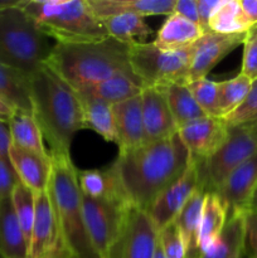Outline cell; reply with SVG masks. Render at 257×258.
I'll return each mask as SVG.
<instances>
[{"label":"cell","mask_w":257,"mask_h":258,"mask_svg":"<svg viewBox=\"0 0 257 258\" xmlns=\"http://www.w3.org/2000/svg\"><path fill=\"white\" fill-rule=\"evenodd\" d=\"M27 258H67L47 191L35 196V217Z\"/></svg>","instance_id":"11"},{"label":"cell","mask_w":257,"mask_h":258,"mask_svg":"<svg viewBox=\"0 0 257 258\" xmlns=\"http://www.w3.org/2000/svg\"><path fill=\"white\" fill-rule=\"evenodd\" d=\"M246 213V212H244ZM244 213L228 216L221 236L202 258H242L244 238Z\"/></svg>","instance_id":"29"},{"label":"cell","mask_w":257,"mask_h":258,"mask_svg":"<svg viewBox=\"0 0 257 258\" xmlns=\"http://www.w3.org/2000/svg\"><path fill=\"white\" fill-rule=\"evenodd\" d=\"M188 87L194 100L207 116L221 118L218 111V82L201 78L188 83Z\"/></svg>","instance_id":"35"},{"label":"cell","mask_w":257,"mask_h":258,"mask_svg":"<svg viewBox=\"0 0 257 258\" xmlns=\"http://www.w3.org/2000/svg\"><path fill=\"white\" fill-rule=\"evenodd\" d=\"M154 258H165V256H164V253H163V251H161V247L159 246V242H158V246H156Z\"/></svg>","instance_id":"48"},{"label":"cell","mask_w":257,"mask_h":258,"mask_svg":"<svg viewBox=\"0 0 257 258\" xmlns=\"http://www.w3.org/2000/svg\"><path fill=\"white\" fill-rule=\"evenodd\" d=\"M249 209H254V211H257V189H256V191H254L253 198H252V201H251V206H249Z\"/></svg>","instance_id":"47"},{"label":"cell","mask_w":257,"mask_h":258,"mask_svg":"<svg viewBox=\"0 0 257 258\" xmlns=\"http://www.w3.org/2000/svg\"><path fill=\"white\" fill-rule=\"evenodd\" d=\"M190 164V155L178 134L118 153L113 161L131 206L148 212L159 196Z\"/></svg>","instance_id":"1"},{"label":"cell","mask_w":257,"mask_h":258,"mask_svg":"<svg viewBox=\"0 0 257 258\" xmlns=\"http://www.w3.org/2000/svg\"><path fill=\"white\" fill-rule=\"evenodd\" d=\"M144 123V144L165 140L178 134V125L170 112L163 92L158 87L146 86L141 92Z\"/></svg>","instance_id":"16"},{"label":"cell","mask_w":257,"mask_h":258,"mask_svg":"<svg viewBox=\"0 0 257 258\" xmlns=\"http://www.w3.org/2000/svg\"><path fill=\"white\" fill-rule=\"evenodd\" d=\"M18 183L19 179L10 161L0 158V199L9 198Z\"/></svg>","instance_id":"40"},{"label":"cell","mask_w":257,"mask_h":258,"mask_svg":"<svg viewBox=\"0 0 257 258\" xmlns=\"http://www.w3.org/2000/svg\"><path fill=\"white\" fill-rule=\"evenodd\" d=\"M144 88L145 85L135 73H125L75 91L78 95L90 96L113 106L116 103L140 96Z\"/></svg>","instance_id":"21"},{"label":"cell","mask_w":257,"mask_h":258,"mask_svg":"<svg viewBox=\"0 0 257 258\" xmlns=\"http://www.w3.org/2000/svg\"><path fill=\"white\" fill-rule=\"evenodd\" d=\"M158 229L148 212L131 206L106 258H154Z\"/></svg>","instance_id":"9"},{"label":"cell","mask_w":257,"mask_h":258,"mask_svg":"<svg viewBox=\"0 0 257 258\" xmlns=\"http://www.w3.org/2000/svg\"><path fill=\"white\" fill-rule=\"evenodd\" d=\"M108 37L126 45L144 42L153 29L145 22V18L136 14H120L101 20Z\"/></svg>","instance_id":"30"},{"label":"cell","mask_w":257,"mask_h":258,"mask_svg":"<svg viewBox=\"0 0 257 258\" xmlns=\"http://www.w3.org/2000/svg\"><path fill=\"white\" fill-rule=\"evenodd\" d=\"M242 258H257V211L244 213V238Z\"/></svg>","instance_id":"39"},{"label":"cell","mask_w":257,"mask_h":258,"mask_svg":"<svg viewBox=\"0 0 257 258\" xmlns=\"http://www.w3.org/2000/svg\"><path fill=\"white\" fill-rule=\"evenodd\" d=\"M47 64L76 91L117 75L134 73L128 62V45L111 37L78 44L57 43Z\"/></svg>","instance_id":"3"},{"label":"cell","mask_w":257,"mask_h":258,"mask_svg":"<svg viewBox=\"0 0 257 258\" xmlns=\"http://www.w3.org/2000/svg\"><path fill=\"white\" fill-rule=\"evenodd\" d=\"M194 53V44L184 49L166 50L153 42H138L128 45L131 71L146 86L186 83Z\"/></svg>","instance_id":"7"},{"label":"cell","mask_w":257,"mask_h":258,"mask_svg":"<svg viewBox=\"0 0 257 258\" xmlns=\"http://www.w3.org/2000/svg\"><path fill=\"white\" fill-rule=\"evenodd\" d=\"M244 34L207 33L194 44V53L188 72V83L207 78L212 70L238 45L243 44Z\"/></svg>","instance_id":"14"},{"label":"cell","mask_w":257,"mask_h":258,"mask_svg":"<svg viewBox=\"0 0 257 258\" xmlns=\"http://www.w3.org/2000/svg\"><path fill=\"white\" fill-rule=\"evenodd\" d=\"M17 4L58 44L98 42L108 38L87 0H19Z\"/></svg>","instance_id":"5"},{"label":"cell","mask_w":257,"mask_h":258,"mask_svg":"<svg viewBox=\"0 0 257 258\" xmlns=\"http://www.w3.org/2000/svg\"><path fill=\"white\" fill-rule=\"evenodd\" d=\"M252 81L243 75H237L231 80L218 82L219 117L226 118L241 106L249 92Z\"/></svg>","instance_id":"33"},{"label":"cell","mask_w":257,"mask_h":258,"mask_svg":"<svg viewBox=\"0 0 257 258\" xmlns=\"http://www.w3.org/2000/svg\"><path fill=\"white\" fill-rule=\"evenodd\" d=\"M228 126L223 118L204 116L180 126L178 136L188 150L190 159L202 161L216 153L228 136Z\"/></svg>","instance_id":"13"},{"label":"cell","mask_w":257,"mask_h":258,"mask_svg":"<svg viewBox=\"0 0 257 258\" xmlns=\"http://www.w3.org/2000/svg\"><path fill=\"white\" fill-rule=\"evenodd\" d=\"M243 125L248 126L249 128H252V130H254V131H256V133H257V115L254 116V117L252 118V120H249L248 122L243 123Z\"/></svg>","instance_id":"46"},{"label":"cell","mask_w":257,"mask_h":258,"mask_svg":"<svg viewBox=\"0 0 257 258\" xmlns=\"http://www.w3.org/2000/svg\"><path fill=\"white\" fill-rule=\"evenodd\" d=\"M239 4L252 28L257 27V0H239Z\"/></svg>","instance_id":"44"},{"label":"cell","mask_w":257,"mask_h":258,"mask_svg":"<svg viewBox=\"0 0 257 258\" xmlns=\"http://www.w3.org/2000/svg\"><path fill=\"white\" fill-rule=\"evenodd\" d=\"M53 47L17 2L0 8V64L32 76L48 62Z\"/></svg>","instance_id":"6"},{"label":"cell","mask_w":257,"mask_h":258,"mask_svg":"<svg viewBox=\"0 0 257 258\" xmlns=\"http://www.w3.org/2000/svg\"><path fill=\"white\" fill-rule=\"evenodd\" d=\"M93 14L100 20L120 14L140 17L170 15L175 0H87Z\"/></svg>","instance_id":"20"},{"label":"cell","mask_w":257,"mask_h":258,"mask_svg":"<svg viewBox=\"0 0 257 258\" xmlns=\"http://www.w3.org/2000/svg\"><path fill=\"white\" fill-rule=\"evenodd\" d=\"M228 216L218 196L214 193L206 194L202 211L201 231H199V248L202 256L208 251L221 236Z\"/></svg>","instance_id":"27"},{"label":"cell","mask_w":257,"mask_h":258,"mask_svg":"<svg viewBox=\"0 0 257 258\" xmlns=\"http://www.w3.org/2000/svg\"><path fill=\"white\" fill-rule=\"evenodd\" d=\"M256 189L257 154H254L236 170L232 171L214 194L218 196L226 207L227 216H232L248 211Z\"/></svg>","instance_id":"15"},{"label":"cell","mask_w":257,"mask_h":258,"mask_svg":"<svg viewBox=\"0 0 257 258\" xmlns=\"http://www.w3.org/2000/svg\"><path fill=\"white\" fill-rule=\"evenodd\" d=\"M131 206H120L98 201L82 194V208L86 227L93 247L101 258H106L111 244L115 241L126 212Z\"/></svg>","instance_id":"10"},{"label":"cell","mask_w":257,"mask_h":258,"mask_svg":"<svg viewBox=\"0 0 257 258\" xmlns=\"http://www.w3.org/2000/svg\"><path fill=\"white\" fill-rule=\"evenodd\" d=\"M156 87L163 92L169 108H170L171 115L178 125V128L191 121L207 116L204 111L199 107L197 101L194 100L186 83L175 82L156 86Z\"/></svg>","instance_id":"25"},{"label":"cell","mask_w":257,"mask_h":258,"mask_svg":"<svg viewBox=\"0 0 257 258\" xmlns=\"http://www.w3.org/2000/svg\"><path fill=\"white\" fill-rule=\"evenodd\" d=\"M254 28H256V29H257V27H254Z\"/></svg>","instance_id":"49"},{"label":"cell","mask_w":257,"mask_h":258,"mask_svg":"<svg viewBox=\"0 0 257 258\" xmlns=\"http://www.w3.org/2000/svg\"><path fill=\"white\" fill-rule=\"evenodd\" d=\"M0 96L17 110L33 113L30 76L0 64Z\"/></svg>","instance_id":"26"},{"label":"cell","mask_w":257,"mask_h":258,"mask_svg":"<svg viewBox=\"0 0 257 258\" xmlns=\"http://www.w3.org/2000/svg\"><path fill=\"white\" fill-rule=\"evenodd\" d=\"M228 128V136L218 150L197 161L199 189L206 194L216 193L232 171L257 154L256 131L246 125Z\"/></svg>","instance_id":"8"},{"label":"cell","mask_w":257,"mask_h":258,"mask_svg":"<svg viewBox=\"0 0 257 258\" xmlns=\"http://www.w3.org/2000/svg\"><path fill=\"white\" fill-rule=\"evenodd\" d=\"M78 184L83 196L120 206H131L113 165L78 171Z\"/></svg>","instance_id":"19"},{"label":"cell","mask_w":257,"mask_h":258,"mask_svg":"<svg viewBox=\"0 0 257 258\" xmlns=\"http://www.w3.org/2000/svg\"><path fill=\"white\" fill-rule=\"evenodd\" d=\"M252 29L251 23L242 10L239 0H222L208 24L209 33L244 34Z\"/></svg>","instance_id":"32"},{"label":"cell","mask_w":257,"mask_h":258,"mask_svg":"<svg viewBox=\"0 0 257 258\" xmlns=\"http://www.w3.org/2000/svg\"><path fill=\"white\" fill-rule=\"evenodd\" d=\"M15 111H17V108L13 107L9 102H7L0 96V121H3V122H9L10 118L15 113Z\"/></svg>","instance_id":"45"},{"label":"cell","mask_w":257,"mask_h":258,"mask_svg":"<svg viewBox=\"0 0 257 258\" xmlns=\"http://www.w3.org/2000/svg\"><path fill=\"white\" fill-rule=\"evenodd\" d=\"M173 13L199 25L197 0H175L174 2Z\"/></svg>","instance_id":"42"},{"label":"cell","mask_w":257,"mask_h":258,"mask_svg":"<svg viewBox=\"0 0 257 258\" xmlns=\"http://www.w3.org/2000/svg\"><path fill=\"white\" fill-rule=\"evenodd\" d=\"M241 75L253 82L257 80V29L252 28L247 33L243 43V57H242Z\"/></svg>","instance_id":"38"},{"label":"cell","mask_w":257,"mask_h":258,"mask_svg":"<svg viewBox=\"0 0 257 258\" xmlns=\"http://www.w3.org/2000/svg\"><path fill=\"white\" fill-rule=\"evenodd\" d=\"M222 0H197V10H198L199 25L206 30V33H209L208 24L211 18L216 13L221 5Z\"/></svg>","instance_id":"41"},{"label":"cell","mask_w":257,"mask_h":258,"mask_svg":"<svg viewBox=\"0 0 257 258\" xmlns=\"http://www.w3.org/2000/svg\"><path fill=\"white\" fill-rule=\"evenodd\" d=\"M52 160L47 194L52 203L67 258H101L86 227L78 170L70 154L49 153Z\"/></svg>","instance_id":"4"},{"label":"cell","mask_w":257,"mask_h":258,"mask_svg":"<svg viewBox=\"0 0 257 258\" xmlns=\"http://www.w3.org/2000/svg\"><path fill=\"white\" fill-rule=\"evenodd\" d=\"M12 146L9 123L0 121V158L9 160V150Z\"/></svg>","instance_id":"43"},{"label":"cell","mask_w":257,"mask_h":258,"mask_svg":"<svg viewBox=\"0 0 257 258\" xmlns=\"http://www.w3.org/2000/svg\"><path fill=\"white\" fill-rule=\"evenodd\" d=\"M28 243L19 226L12 198L0 199V258H27Z\"/></svg>","instance_id":"24"},{"label":"cell","mask_w":257,"mask_h":258,"mask_svg":"<svg viewBox=\"0 0 257 258\" xmlns=\"http://www.w3.org/2000/svg\"><path fill=\"white\" fill-rule=\"evenodd\" d=\"M12 144L38 154H49L44 146V138L34 115L17 110L9 122Z\"/></svg>","instance_id":"28"},{"label":"cell","mask_w":257,"mask_h":258,"mask_svg":"<svg viewBox=\"0 0 257 258\" xmlns=\"http://www.w3.org/2000/svg\"><path fill=\"white\" fill-rule=\"evenodd\" d=\"M204 34L207 33L201 25L171 13L158 30L153 43L161 49H184L196 44Z\"/></svg>","instance_id":"23"},{"label":"cell","mask_w":257,"mask_h":258,"mask_svg":"<svg viewBox=\"0 0 257 258\" xmlns=\"http://www.w3.org/2000/svg\"><path fill=\"white\" fill-rule=\"evenodd\" d=\"M116 145L118 153L131 150L144 144V123L141 95L112 106Z\"/></svg>","instance_id":"18"},{"label":"cell","mask_w":257,"mask_h":258,"mask_svg":"<svg viewBox=\"0 0 257 258\" xmlns=\"http://www.w3.org/2000/svg\"><path fill=\"white\" fill-rule=\"evenodd\" d=\"M9 161L20 183L29 188L35 196L47 191L52 171L49 154H38L12 144Z\"/></svg>","instance_id":"17"},{"label":"cell","mask_w":257,"mask_h":258,"mask_svg":"<svg viewBox=\"0 0 257 258\" xmlns=\"http://www.w3.org/2000/svg\"><path fill=\"white\" fill-rule=\"evenodd\" d=\"M78 97L82 103L85 127L95 131L108 143L116 144L112 105H108L103 101L90 97V96L78 95Z\"/></svg>","instance_id":"31"},{"label":"cell","mask_w":257,"mask_h":258,"mask_svg":"<svg viewBox=\"0 0 257 258\" xmlns=\"http://www.w3.org/2000/svg\"><path fill=\"white\" fill-rule=\"evenodd\" d=\"M198 189V166L197 161L190 159L188 169L156 198L148 211L158 232L174 222L179 212Z\"/></svg>","instance_id":"12"},{"label":"cell","mask_w":257,"mask_h":258,"mask_svg":"<svg viewBox=\"0 0 257 258\" xmlns=\"http://www.w3.org/2000/svg\"><path fill=\"white\" fill-rule=\"evenodd\" d=\"M158 242L165 258L185 257L183 241H181L180 233L174 222H171L170 224L158 232Z\"/></svg>","instance_id":"37"},{"label":"cell","mask_w":257,"mask_h":258,"mask_svg":"<svg viewBox=\"0 0 257 258\" xmlns=\"http://www.w3.org/2000/svg\"><path fill=\"white\" fill-rule=\"evenodd\" d=\"M204 198L206 193L202 189H198L174 219L185 249L184 258H202V252L199 248V231Z\"/></svg>","instance_id":"22"},{"label":"cell","mask_w":257,"mask_h":258,"mask_svg":"<svg viewBox=\"0 0 257 258\" xmlns=\"http://www.w3.org/2000/svg\"><path fill=\"white\" fill-rule=\"evenodd\" d=\"M30 90L33 115L49 153L70 154L76 134L86 128L77 92L47 63L30 76Z\"/></svg>","instance_id":"2"},{"label":"cell","mask_w":257,"mask_h":258,"mask_svg":"<svg viewBox=\"0 0 257 258\" xmlns=\"http://www.w3.org/2000/svg\"><path fill=\"white\" fill-rule=\"evenodd\" d=\"M10 198H12L13 208H14L20 228L27 239V243L29 244L35 217V194L19 181L13 190Z\"/></svg>","instance_id":"34"},{"label":"cell","mask_w":257,"mask_h":258,"mask_svg":"<svg viewBox=\"0 0 257 258\" xmlns=\"http://www.w3.org/2000/svg\"><path fill=\"white\" fill-rule=\"evenodd\" d=\"M257 115V80L253 81L246 98L236 111L223 118L228 127L243 125Z\"/></svg>","instance_id":"36"}]
</instances>
